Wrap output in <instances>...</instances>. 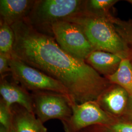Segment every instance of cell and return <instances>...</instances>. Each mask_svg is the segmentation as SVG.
<instances>
[{"instance_id":"12","label":"cell","mask_w":132,"mask_h":132,"mask_svg":"<svg viewBox=\"0 0 132 132\" xmlns=\"http://www.w3.org/2000/svg\"><path fill=\"white\" fill-rule=\"evenodd\" d=\"M123 58L118 55L101 51H94L85 61L100 75L105 77L114 73Z\"/></svg>"},{"instance_id":"2","label":"cell","mask_w":132,"mask_h":132,"mask_svg":"<svg viewBox=\"0 0 132 132\" xmlns=\"http://www.w3.org/2000/svg\"><path fill=\"white\" fill-rule=\"evenodd\" d=\"M65 20L77 24L82 28L94 51L112 53L123 59L129 58L127 45L110 21L84 13Z\"/></svg>"},{"instance_id":"13","label":"cell","mask_w":132,"mask_h":132,"mask_svg":"<svg viewBox=\"0 0 132 132\" xmlns=\"http://www.w3.org/2000/svg\"><path fill=\"white\" fill-rule=\"evenodd\" d=\"M112 84L118 85L132 96V63L129 58H124L117 71L106 77Z\"/></svg>"},{"instance_id":"7","label":"cell","mask_w":132,"mask_h":132,"mask_svg":"<svg viewBox=\"0 0 132 132\" xmlns=\"http://www.w3.org/2000/svg\"><path fill=\"white\" fill-rule=\"evenodd\" d=\"M72 110L71 117L62 122L65 132H79L90 126L108 125L117 121L116 118L104 111L96 100L81 104L74 103Z\"/></svg>"},{"instance_id":"18","label":"cell","mask_w":132,"mask_h":132,"mask_svg":"<svg viewBox=\"0 0 132 132\" xmlns=\"http://www.w3.org/2000/svg\"><path fill=\"white\" fill-rule=\"evenodd\" d=\"M12 114L11 109L9 107L4 100H0V125L10 131L12 128Z\"/></svg>"},{"instance_id":"6","label":"cell","mask_w":132,"mask_h":132,"mask_svg":"<svg viewBox=\"0 0 132 132\" xmlns=\"http://www.w3.org/2000/svg\"><path fill=\"white\" fill-rule=\"evenodd\" d=\"M51 33L62 49L77 59L85 61L94 51L82 28L76 23L58 21L52 25Z\"/></svg>"},{"instance_id":"9","label":"cell","mask_w":132,"mask_h":132,"mask_svg":"<svg viewBox=\"0 0 132 132\" xmlns=\"http://www.w3.org/2000/svg\"><path fill=\"white\" fill-rule=\"evenodd\" d=\"M0 94L1 99L9 107L11 108L13 105L18 104L33 112L31 93L22 86L18 85L17 82H10L5 78H1Z\"/></svg>"},{"instance_id":"16","label":"cell","mask_w":132,"mask_h":132,"mask_svg":"<svg viewBox=\"0 0 132 132\" xmlns=\"http://www.w3.org/2000/svg\"><path fill=\"white\" fill-rule=\"evenodd\" d=\"M111 22L127 45L129 51V58L132 63V21H123L114 17Z\"/></svg>"},{"instance_id":"22","label":"cell","mask_w":132,"mask_h":132,"mask_svg":"<svg viewBox=\"0 0 132 132\" xmlns=\"http://www.w3.org/2000/svg\"><path fill=\"white\" fill-rule=\"evenodd\" d=\"M101 132V131H100L99 130H97L96 129H95V131H90L89 130V128H86L85 129H84V130H82V131H81L80 132Z\"/></svg>"},{"instance_id":"17","label":"cell","mask_w":132,"mask_h":132,"mask_svg":"<svg viewBox=\"0 0 132 132\" xmlns=\"http://www.w3.org/2000/svg\"><path fill=\"white\" fill-rule=\"evenodd\" d=\"M95 126L102 132H132V123L116 121L108 125Z\"/></svg>"},{"instance_id":"4","label":"cell","mask_w":132,"mask_h":132,"mask_svg":"<svg viewBox=\"0 0 132 132\" xmlns=\"http://www.w3.org/2000/svg\"><path fill=\"white\" fill-rule=\"evenodd\" d=\"M10 68L11 74L16 82L20 84L28 90L31 92H53L65 94L71 98L66 87L60 82L14 57L12 55L10 60Z\"/></svg>"},{"instance_id":"8","label":"cell","mask_w":132,"mask_h":132,"mask_svg":"<svg viewBox=\"0 0 132 132\" xmlns=\"http://www.w3.org/2000/svg\"><path fill=\"white\" fill-rule=\"evenodd\" d=\"M129 99V95L125 90L112 84L96 101L104 111L116 117L127 110Z\"/></svg>"},{"instance_id":"23","label":"cell","mask_w":132,"mask_h":132,"mask_svg":"<svg viewBox=\"0 0 132 132\" xmlns=\"http://www.w3.org/2000/svg\"><path fill=\"white\" fill-rule=\"evenodd\" d=\"M128 3H129V4H130L132 5V0H127L126 1Z\"/></svg>"},{"instance_id":"5","label":"cell","mask_w":132,"mask_h":132,"mask_svg":"<svg viewBox=\"0 0 132 132\" xmlns=\"http://www.w3.org/2000/svg\"><path fill=\"white\" fill-rule=\"evenodd\" d=\"M33 112L44 124L52 119L62 122L72 115V105L76 103L65 94L50 91H37L31 93Z\"/></svg>"},{"instance_id":"10","label":"cell","mask_w":132,"mask_h":132,"mask_svg":"<svg viewBox=\"0 0 132 132\" xmlns=\"http://www.w3.org/2000/svg\"><path fill=\"white\" fill-rule=\"evenodd\" d=\"M35 1L1 0V20L10 26L27 18L32 9Z\"/></svg>"},{"instance_id":"19","label":"cell","mask_w":132,"mask_h":132,"mask_svg":"<svg viewBox=\"0 0 132 132\" xmlns=\"http://www.w3.org/2000/svg\"><path fill=\"white\" fill-rule=\"evenodd\" d=\"M12 56L0 53V74L1 78L5 77L7 73H11L10 60Z\"/></svg>"},{"instance_id":"24","label":"cell","mask_w":132,"mask_h":132,"mask_svg":"<svg viewBox=\"0 0 132 132\" xmlns=\"http://www.w3.org/2000/svg\"><path fill=\"white\" fill-rule=\"evenodd\" d=\"M10 132H15L14 131V130L12 129H11V130H10Z\"/></svg>"},{"instance_id":"11","label":"cell","mask_w":132,"mask_h":132,"mask_svg":"<svg viewBox=\"0 0 132 132\" xmlns=\"http://www.w3.org/2000/svg\"><path fill=\"white\" fill-rule=\"evenodd\" d=\"M12 128L15 132H47L46 128L35 116L23 107L14 104L11 106Z\"/></svg>"},{"instance_id":"14","label":"cell","mask_w":132,"mask_h":132,"mask_svg":"<svg viewBox=\"0 0 132 132\" xmlns=\"http://www.w3.org/2000/svg\"><path fill=\"white\" fill-rule=\"evenodd\" d=\"M118 0H88L85 1L82 13L97 18L111 21L113 17L110 10Z\"/></svg>"},{"instance_id":"15","label":"cell","mask_w":132,"mask_h":132,"mask_svg":"<svg viewBox=\"0 0 132 132\" xmlns=\"http://www.w3.org/2000/svg\"><path fill=\"white\" fill-rule=\"evenodd\" d=\"M15 42L14 31L4 21L0 22V53L12 56Z\"/></svg>"},{"instance_id":"1","label":"cell","mask_w":132,"mask_h":132,"mask_svg":"<svg viewBox=\"0 0 132 132\" xmlns=\"http://www.w3.org/2000/svg\"><path fill=\"white\" fill-rule=\"evenodd\" d=\"M12 56L62 83L76 103L95 101L112 85L84 61L63 50L54 37L24 19L12 24Z\"/></svg>"},{"instance_id":"3","label":"cell","mask_w":132,"mask_h":132,"mask_svg":"<svg viewBox=\"0 0 132 132\" xmlns=\"http://www.w3.org/2000/svg\"><path fill=\"white\" fill-rule=\"evenodd\" d=\"M85 1L38 0L26 20L40 31L48 29L51 32L52 24L82 13Z\"/></svg>"},{"instance_id":"21","label":"cell","mask_w":132,"mask_h":132,"mask_svg":"<svg viewBox=\"0 0 132 132\" xmlns=\"http://www.w3.org/2000/svg\"><path fill=\"white\" fill-rule=\"evenodd\" d=\"M10 131L7 129L4 126L0 125V132H10Z\"/></svg>"},{"instance_id":"20","label":"cell","mask_w":132,"mask_h":132,"mask_svg":"<svg viewBox=\"0 0 132 132\" xmlns=\"http://www.w3.org/2000/svg\"><path fill=\"white\" fill-rule=\"evenodd\" d=\"M128 109L129 112L132 115V96H129Z\"/></svg>"}]
</instances>
